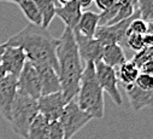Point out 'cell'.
<instances>
[{
	"instance_id": "4fadbf2b",
	"label": "cell",
	"mask_w": 153,
	"mask_h": 139,
	"mask_svg": "<svg viewBox=\"0 0 153 139\" xmlns=\"http://www.w3.org/2000/svg\"><path fill=\"white\" fill-rule=\"evenodd\" d=\"M33 65L35 67L37 73H39V76L41 80V96L62 91L58 73L51 65H47V64H33Z\"/></svg>"
},
{
	"instance_id": "e0dca14e",
	"label": "cell",
	"mask_w": 153,
	"mask_h": 139,
	"mask_svg": "<svg viewBox=\"0 0 153 139\" xmlns=\"http://www.w3.org/2000/svg\"><path fill=\"white\" fill-rule=\"evenodd\" d=\"M99 27V13L92 11H85L81 15L79 24L75 30L83 34L86 37H94Z\"/></svg>"
},
{
	"instance_id": "52a82bcc",
	"label": "cell",
	"mask_w": 153,
	"mask_h": 139,
	"mask_svg": "<svg viewBox=\"0 0 153 139\" xmlns=\"http://www.w3.org/2000/svg\"><path fill=\"white\" fill-rule=\"evenodd\" d=\"M137 16H140L139 11L133 17H130L128 19H124L122 22L110 24V25H99L97 31H95L94 38L102 46H107V45H112V44H118L122 47L123 46L127 47V38H126L127 29H128L130 22Z\"/></svg>"
},
{
	"instance_id": "6da1fadb",
	"label": "cell",
	"mask_w": 153,
	"mask_h": 139,
	"mask_svg": "<svg viewBox=\"0 0 153 139\" xmlns=\"http://www.w3.org/2000/svg\"><path fill=\"white\" fill-rule=\"evenodd\" d=\"M5 44L22 47L30 63L51 65L58 73L57 47L59 39L54 38L46 28L28 24L21 31L12 35Z\"/></svg>"
},
{
	"instance_id": "7a4b0ae2",
	"label": "cell",
	"mask_w": 153,
	"mask_h": 139,
	"mask_svg": "<svg viewBox=\"0 0 153 139\" xmlns=\"http://www.w3.org/2000/svg\"><path fill=\"white\" fill-rule=\"evenodd\" d=\"M57 61L62 93L66 103H69L70 100H74L79 93L85 63L80 57L74 31L68 27L64 28L62 37L59 38Z\"/></svg>"
},
{
	"instance_id": "7c38bea8",
	"label": "cell",
	"mask_w": 153,
	"mask_h": 139,
	"mask_svg": "<svg viewBox=\"0 0 153 139\" xmlns=\"http://www.w3.org/2000/svg\"><path fill=\"white\" fill-rule=\"evenodd\" d=\"M4 45H5V49L1 56L0 64L5 68L7 74H11L18 78V75L21 74L22 69L27 62V55L24 50L19 46H11L6 44Z\"/></svg>"
},
{
	"instance_id": "83f0119b",
	"label": "cell",
	"mask_w": 153,
	"mask_h": 139,
	"mask_svg": "<svg viewBox=\"0 0 153 139\" xmlns=\"http://www.w3.org/2000/svg\"><path fill=\"white\" fill-rule=\"evenodd\" d=\"M139 88L145 91H153V76L140 73L136 81L134 82Z\"/></svg>"
},
{
	"instance_id": "8fae6325",
	"label": "cell",
	"mask_w": 153,
	"mask_h": 139,
	"mask_svg": "<svg viewBox=\"0 0 153 139\" xmlns=\"http://www.w3.org/2000/svg\"><path fill=\"white\" fill-rule=\"evenodd\" d=\"M17 90V78L15 75L7 74L0 80V114L9 122L11 121V109Z\"/></svg>"
},
{
	"instance_id": "f546056e",
	"label": "cell",
	"mask_w": 153,
	"mask_h": 139,
	"mask_svg": "<svg viewBox=\"0 0 153 139\" xmlns=\"http://www.w3.org/2000/svg\"><path fill=\"white\" fill-rule=\"evenodd\" d=\"M139 70L142 74H147V75L153 76V61H147V62L142 63L139 68Z\"/></svg>"
},
{
	"instance_id": "8d00e7d4",
	"label": "cell",
	"mask_w": 153,
	"mask_h": 139,
	"mask_svg": "<svg viewBox=\"0 0 153 139\" xmlns=\"http://www.w3.org/2000/svg\"><path fill=\"white\" fill-rule=\"evenodd\" d=\"M69 1H71V0H57V3H58V5H64V4L69 3Z\"/></svg>"
},
{
	"instance_id": "d4e9b609",
	"label": "cell",
	"mask_w": 153,
	"mask_h": 139,
	"mask_svg": "<svg viewBox=\"0 0 153 139\" xmlns=\"http://www.w3.org/2000/svg\"><path fill=\"white\" fill-rule=\"evenodd\" d=\"M120 6H121V1H116L110 9L101 11V13H99V25H108L114 19V17L117 16Z\"/></svg>"
},
{
	"instance_id": "4dcf8cb0",
	"label": "cell",
	"mask_w": 153,
	"mask_h": 139,
	"mask_svg": "<svg viewBox=\"0 0 153 139\" xmlns=\"http://www.w3.org/2000/svg\"><path fill=\"white\" fill-rule=\"evenodd\" d=\"M94 3L100 11H105V10L110 9L116 1H114V0H94Z\"/></svg>"
},
{
	"instance_id": "5bb4252c",
	"label": "cell",
	"mask_w": 153,
	"mask_h": 139,
	"mask_svg": "<svg viewBox=\"0 0 153 139\" xmlns=\"http://www.w3.org/2000/svg\"><path fill=\"white\" fill-rule=\"evenodd\" d=\"M123 86L128 96L130 107L134 111H139L147 107H153V91L141 90L135 84H129Z\"/></svg>"
},
{
	"instance_id": "d590c367",
	"label": "cell",
	"mask_w": 153,
	"mask_h": 139,
	"mask_svg": "<svg viewBox=\"0 0 153 139\" xmlns=\"http://www.w3.org/2000/svg\"><path fill=\"white\" fill-rule=\"evenodd\" d=\"M4 49H5V45L4 44H0V62H1V56L4 53Z\"/></svg>"
},
{
	"instance_id": "5b68a950",
	"label": "cell",
	"mask_w": 153,
	"mask_h": 139,
	"mask_svg": "<svg viewBox=\"0 0 153 139\" xmlns=\"http://www.w3.org/2000/svg\"><path fill=\"white\" fill-rule=\"evenodd\" d=\"M91 120H93V117L88 113L82 110L75 100H70L64 107L62 116L59 117L58 121H59V123L63 128L64 138L65 139H71Z\"/></svg>"
},
{
	"instance_id": "277c9868",
	"label": "cell",
	"mask_w": 153,
	"mask_h": 139,
	"mask_svg": "<svg viewBox=\"0 0 153 139\" xmlns=\"http://www.w3.org/2000/svg\"><path fill=\"white\" fill-rule=\"evenodd\" d=\"M37 115H39L37 99H34L28 94L17 90L11 109L10 122L12 131L21 138L25 139L28 129Z\"/></svg>"
},
{
	"instance_id": "9c48e42d",
	"label": "cell",
	"mask_w": 153,
	"mask_h": 139,
	"mask_svg": "<svg viewBox=\"0 0 153 139\" xmlns=\"http://www.w3.org/2000/svg\"><path fill=\"white\" fill-rule=\"evenodd\" d=\"M66 105V100L60 92L41 96L37 99V107H39V113L45 116V119L51 123L58 121L62 116L64 107Z\"/></svg>"
},
{
	"instance_id": "f1b7e54d",
	"label": "cell",
	"mask_w": 153,
	"mask_h": 139,
	"mask_svg": "<svg viewBox=\"0 0 153 139\" xmlns=\"http://www.w3.org/2000/svg\"><path fill=\"white\" fill-rule=\"evenodd\" d=\"M50 139H65L59 121H54L50 123Z\"/></svg>"
},
{
	"instance_id": "603a6c76",
	"label": "cell",
	"mask_w": 153,
	"mask_h": 139,
	"mask_svg": "<svg viewBox=\"0 0 153 139\" xmlns=\"http://www.w3.org/2000/svg\"><path fill=\"white\" fill-rule=\"evenodd\" d=\"M146 33H148V23L145 19H142L140 16H137L130 22V24L127 29V33H126V38H128L129 35H131V34H140V35H143Z\"/></svg>"
},
{
	"instance_id": "ac0fdd59",
	"label": "cell",
	"mask_w": 153,
	"mask_h": 139,
	"mask_svg": "<svg viewBox=\"0 0 153 139\" xmlns=\"http://www.w3.org/2000/svg\"><path fill=\"white\" fill-rule=\"evenodd\" d=\"M25 139H50V122L40 113L31 122Z\"/></svg>"
},
{
	"instance_id": "8992f818",
	"label": "cell",
	"mask_w": 153,
	"mask_h": 139,
	"mask_svg": "<svg viewBox=\"0 0 153 139\" xmlns=\"http://www.w3.org/2000/svg\"><path fill=\"white\" fill-rule=\"evenodd\" d=\"M94 68H95V75L97 80L102 88L104 92H106L113 103L116 105H121L122 104V96L121 91L118 88V78H117V72L116 69L105 64L102 61H97L94 62Z\"/></svg>"
},
{
	"instance_id": "4316f807",
	"label": "cell",
	"mask_w": 153,
	"mask_h": 139,
	"mask_svg": "<svg viewBox=\"0 0 153 139\" xmlns=\"http://www.w3.org/2000/svg\"><path fill=\"white\" fill-rule=\"evenodd\" d=\"M127 47L135 52H139L142 49H145L142 35H140V34H131V35H129L127 38Z\"/></svg>"
},
{
	"instance_id": "1f68e13d",
	"label": "cell",
	"mask_w": 153,
	"mask_h": 139,
	"mask_svg": "<svg viewBox=\"0 0 153 139\" xmlns=\"http://www.w3.org/2000/svg\"><path fill=\"white\" fill-rule=\"evenodd\" d=\"M142 41H143V46L145 47L153 46V34H151V33L143 34L142 35Z\"/></svg>"
},
{
	"instance_id": "3957f363",
	"label": "cell",
	"mask_w": 153,
	"mask_h": 139,
	"mask_svg": "<svg viewBox=\"0 0 153 139\" xmlns=\"http://www.w3.org/2000/svg\"><path fill=\"white\" fill-rule=\"evenodd\" d=\"M79 107L88 113L93 119H102L105 103H104V91L100 87L97 75L94 62L85 63L83 73L80 82V90L77 93Z\"/></svg>"
},
{
	"instance_id": "74e56055",
	"label": "cell",
	"mask_w": 153,
	"mask_h": 139,
	"mask_svg": "<svg viewBox=\"0 0 153 139\" xmlns=\"http://www.w3.org/2000/svg\"><path fill=\"white\" fill-rule=\"evenodd\" d=\"M148 33L153 34V23H148Z\"/></svg>"
},
{
	"instance_id": "836d02e7",
	"label": "cell",
	"mask_w": 153,
	"mask_h": 139,
	"mask_svg": "<svg viewBox=\"0 0 153 139\" xmlns=\"http://www.w3.org/2000/svg\"><path fill=\"white\" fill-rule=\"evenodd\" d=\"M6 75H7V73H6V70H5V68H4L1 64H0V80L4 79Z\"/></svg>"
},
{
	"instance_id": "44dd1931",
	"label": "cell",
	"mask_w": 153,
	"mask_h": 139,
	"mask_svg": "<svg viewBox=\"0 0 153 139\" xmlns=\"http://www.w3.org/2000/svg\"><path fill=\"white\" fill-rule=\"evenodd\" d=\"M24 17L30 22V24L41 25L42 24V17L40 15V11L37 9L34 0H24L22 4L18 5Z\"/></svg>"
},
{
	"instance_id": "cb8c5ba5",
	"label": "cell",
	"mask_w": 153,
	"mask_h": 139,
	"mask_svg": "<svg viewBox=\"0 0 153 139\" xmlns=\"http://www.w3.org/2000/svg\"><path fill=\"white\" fill-rule=\"evenodd\" d=\"M137 11L147 23H153V0H139Z\"/></svg>"
},
{
	"instance_id": "f35d334b",
	"label": "cell",
	"mask_w": 153,
	"mask_h": 139,
	"mask_svg": "<svg viewBox=\"0 0 153 139\" xmlns=\"http://www.w3.org/2000/svg\"><path fill=\"white\" fill-rule=\"evenodd\" d=\"M114 1H122V0H114Z\"/></svg>"
},
{
	"instance_id": "30bf717a",
	"label": "cell",
	"mask_w": 153,
	"mask_h": 139,
	"mask_svg": "<svg viewBox=\"0 0 153 139\" xmlns=\"http://www.w3.org/2000/svg\"><path fill=\"white\" fill-rule=\"evenodd\" d=\"M72 31L82 62L87 63V62L101 61L104 46L94 37H86L83 34L79 33L77 30H72Z\"/></svg>"
},
{
	"instance_id": "e575fe53",
	"label": "cell",
	"mask_w": 153,
	"mask_h": 139,
	"mask_svg": "<svg viewBox=\"0 0 153 139\" xmlns=\"http://www.w3.org/2000/svg\"><path fill=\"white\" fill-rule=\"evenodd\" d=\"M5 1H9V3H13V4L19 5V4H22L24 1V0H5Z\"/></svg>"
},
{
	"instance_id": "9a60e30c",
	"label": "cell",
	"mask_w": 153,
	"mask_h": 139,
	"mask_svg": "<svg viewBox=\"0 0 153 139\" xmlns=\"http://www.w3.org/2000/svg\"><path fill=\"white\" fill-rule=\"evenodd\" d=\"M81 15H82V10L77 5L76 0H71V1L64 5H59L56 9V16H58L65 23V27L70 28L71 30L76 29L81 18Z\"/></svg>"
},
{
	"instance_id": "ffe728a7",
	"label": "cell",
	"mask_w": 153,
	"mask_h": 139,
	"mask_svg": "<svg viewBox=\"0 0 153 139\" xmlns=\"http://www.w3.org/2000/svg\"><path fill=\"white\" fill-rule=\"evenodd\" d=\"M37 9L40 11V15L42 17V24L41 27L48 28L53 18L56 17V9L57 5L52 1V0H34Z\"/></svg>"
},
{
	"instance_id": "2e32d148",
	"label": "cell",
	"mask_w": 153,
	"mask_h": 139,
	"mask_svg": "<svg viewBox=\"0 0 153 139\" xmlns=\"http://www.w3.org/2000/svg\"><path fill=\"white\" fill-rule=\"evenodd\" d=\"M101 61L112 68H116V67H120L121 64H123L124 62H127V57H126L124 50L121 45L112 44V45L104 46Z\"/></svg>"
},
{
	"instance_id": "ab89813d",
	"label": "cell",
	"mask_w": 153,
	"mask_h": 139,
	"mask_svg": "<svg viewBox=\"0 0 153 139\" xmlns=\"http://www.w3.org/2000/svg\"><path fill=\"white\" fill-rule=\"evenodd\" d=\"M0 1H4V0H0Z\"/></svg>"
},
{
	"instance_id": "d6986e66",
	"label": "cell",
	"mask_w": 153,
	"mask_h": 139,
	"mask_svg": "<svg viewBox=\"0 0 153 139\" xmlns=\"http://www.w3.org/2000/svg\"><path fill=\"white\" fill-rule=\"evenodd\" d=\"M139 74H140L139 68L131 61H127L120 65V69L117 72V78L121 84L129 85V84H134L136 81Z\"/></svg>"
},
{
	"instance_id": "7402d4cb",
	"label": "cell",
	"mask_w": 153,
	"mask_h": 139,
	"mask_svg": "<svg viewBox=\"0 0 153 139\" xmlns=\"http://www.w3.org/2000/svg\"><path fill=\"white\" fill-rule=\"evenodd\" d=\"M137 12V9L131 4L129 3L128 0H122L121 1V6H120V10L117 12V16L114 17V19L110 23V24H114V23H118V22H122L124 19H128L130 17H133L135 13ZM108 24V25H110Z\"/></svg>"
},
{
	"instance_id": "d6a6232c",
	"label": "cell",
	"mask_w": 153,
	"mask_h": 139,
	"mask_svg": "<svg viewBox=\"0 0 153 139\" xmlns=\"http://www.w3.org/2000/svg\"><path fill=\"white\" fill-rule=\"evenodd\" d=\"M76 3L81 7V10H87L89 6H92L94 0H76Z\"/></svg>"
},
{
	"instance_id": "ba28073f",
	"label": "cell",
	"mask_w": 153,
	"mask_h": 139,
	"mask_svg": "<svg viewBox=\"0 0 153 139\" xmlns=\"http://www.w3.org/2000/svg\"><path fill=\"white\" fill-rule=\"evenodd\" d=\"M17 86L18 91L34 99H39L41 97V80L39 73L28 59L17 78Z\"/></svg>"
},
{
	"instance_id": "484cf974",
	"label": "cell",
	"mask_w": 153,
	"mask_h": 139,
	"mask_svg": "<svg viewBox=\"0 0 153 139\" xmlns=\"http://www.w3.org/2000/svg\"><path fill=\"white\" fill-rule=\"evenodd\" d=\"M137 68H140V65L147 61H153V46H149V47H145L142 49L141 51L136 52L133 58L130 59Z\"/></svg>"
}]
</instances>
